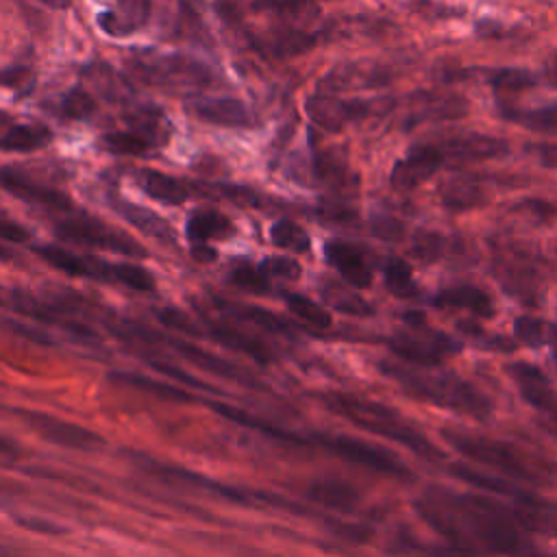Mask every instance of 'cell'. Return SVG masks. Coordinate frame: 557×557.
<instances>
[{
  "label": "cell",
  "instance_id": "obj_10",
  "mask_svg": "<svg viewBox=\"0 0 557 557\" xmlns=\"http://www.w3.org/2000/svg\"><path fill=\"white\" fill-rule=\"evenodd\" d=\"M433 144L437 146L444 163L453 165L494 161L509 154V144L505 139L476 131L444 135L440 139H433Z\"/></svg>",
  "mask_w": 557,
  "mask_h": 557
},
{
  "label": "cell",
  "instance_id": "obj_13",
  "mask_svg": "<svg viewBox=\"0 0 557 557\" xmlns=\"http://www.w3.org/2000/svg\"><path fill=\"white\" fill-rule=\"evenodd\" d=\"M394 81V72L376 61H346L335 65L318 85V91H346V89H376Z\"/></svg>",
  "mask_w": 557,
  "mask_h": 557
},
{
  "label": "cell",
  "instance_id": "obj_23",
  "mask_svg": "<svg viewBox=\"0 0 557 557\" xmlns=\"http://www.w3.org/2000/svg\"><path fill=\"white\" fill-rule=\"evenodd\" d=\"M431 302L442 309H466L476 318H492L494 315V302L476 285H448L440 289Z\"/></svg>",
  "mask_w": 557,
  "mask_h": 557
},
{
  "label": "cell",
  "instance_id": "obj_56",
  "mask_svg": "<svg viewBox=\"0 0 557 557\" xmlns=\"http://www.w3.org/2000/svg\"><path fill=\"white\" fill-rule=\"evenodd\" d=\"M157 315H159V320H161L165 326H170V329H176V331H183V333H196L191 320H189L185 313H181L178 309H174V307H165V309H161Z\"/></svg>",
  "mask_w": 557,
  "mask_h": 557
},
{
  "label": "cell",
  "instance_id": "obj_63",
  "mask_svg": "<svg viewBox=\"0 0 557 557\" xmlns=\"http://www.w3.org/2000/svg\"><path fill=\"white\" fill-rule=\"evenodd\" d=\"M11 450H13V444L0 435V453H11Z\"/></svg>",
  "mask_w": 557,
  "mask_h": 557
},
{
  "label": "cell",
  "instance_id": "obj_9",
  "mask_svg": "<svg viewBox=\"0 0 557 557\" xmlns=\"http://www.w3.org/2000/svg\"><path fill=\"white\" fill-rule=\"evenodd\" d=\"M389 348L396 357H400L411 366L431 368L440 363L444 357L457 352L461 346L457 339H453L446 333L420 326V329H411L407 333L394 335L389 339Z\"/></svg>",
  "mask_w": 557,
  "mask_h": 557
},
{
  "label": "cell",
  "instance_id": "obj_35",
  "mask_svg": "<svg viewBox=\"0 0 557 557\" xmlns=\"http://www.w3.org/2000/svg\"><path fill=\"white\" fill-rule=\"evenodd\" d=\"M270 242L287 252H307L311 248V239L307 235V231L296 224L289 218H276L270 224Z\"/></svg>",
  "mask_w": 557,
  "mask_h": 557
},
{
  "label": "cell",
  "instance_id": "obj_50",
  "mask_svg": "<svg viewBox=\"0 0 557 557\" xmlns=\"http://www.w3.org/2000/svg\"><path fill=\"white\" fill-rule=\"evenodd\" d=\"M511 211H516L520 215H529L535 222H548V220L555 218L557 207L550 200H544V198H524V200H518L511 207Z\"/></svg>",
  "mask_w": 557,
  "mask_h": 557
},
{
  "label": "cell",
  "instance_id": "obj_37",
  "mask_svg": "<svg viewBox=\"0 0 557 557\" xmlns=\"http://www.w3.org/2000/svg\"><path fill=\"white\" fill-rule=\"evenodd\" d=\"M259 7L272 11L283 20V24H289V26H300L318 17L315 0H259Z\"/></svg>",
  "mask_w": 557,
  "mask_h": 557
},
{
  "label": "cell",
  "instance_id": "obj_31",
  "mask_svg": "<svg viewBox=\"0 0 557 557\" xmlns=\"http://www.w3.org/2000/svg\"><path fill=\"white\" fill-rule=\"evenodd\" d=\"M52 141V131L44 124H15L0 135V150L33 152Z\"/></svg>",
  "mask_w": 557,
  "mask_h": 557
},
{
  "label": "cell",
  "instance_id": "obj_57",
  "mask_svg": "<svg viewBox=\"0 0 557 557\" xmlns=\"http://www.w3.org/2000/svg\"><path fill=\"white\" fill-rule=\"evenodd\" d=\"M28 237L30 233L22 224L9 218H0V239H7L11 244H24Z\"/></svg>",
  "mask_w": 557,
  "mask_h": 557
},
{
  "label": "cell",
  "instance_id": "obj_52",
  "mask_svg": "<svg viewBox=\"0 0 557 557\" xmlns=\"http://www.w3.org/2000/svg\"><path fill=\"white\" fill-rule=\"evenodd\" d=\"M242 315H244L246 320L255 322L257 326L265 329V331H272V333H285V331H287V324H285L276 313H272V311H268V309L248 305V307L242 309Z\"/></svg>",
  "mask_w": 557,
  "mask_h": 557
},
{
  "label": "cell",
  "instance_id": "obj_45",
  "mask_svg": "<svg viewBox=\"0 0 557 557\" xmlns=\"http://www.w3.org/2000/svg\"><path fill=\"white\" fill-rule=\"evenodd\" d=\"M268 278H281V281H296L302 274V268L296 259L287 255H270L257 265Z\"/></svg>",
  "mask_w": 557,
  "mask_h": 557
},
{
  "label": "cell",
  "instance_id": "obj_3",
  "mask_svg": "<svg viewBox=\"0 0 557 557\" xmlns=\"http://www.w3.org/2000/svg\"><path fill=\"white\" fill-rule=\"evenodd\" d=\"M326 403L331 409H335L337 413H342L346 420H350L363 431L394 440L424 457H433L437 453L418 429H413L409 422L403 420V416H398L385 405L357 398V396H346V394H331Z\"/></svg>",
  "mask_w": 557,
  "mask_h": 557
},
{
  "label": "cell",
  "instance_id": "obj_46",
  "mask_svg": "<svg viewBox=\"0 0 557 557\" xmlns=\"http://www.w3.org/2000/svg\"><path fill=\"white\" fill-rule=\"evenodd\" d=\"M326 300L342 313H350V315H372V307L357 296L355 292L348 289H339V287H331L326 289Z\"/></svg>",
  "mask_w": 557,
  "mask_h": 557
},
{
  "label": "cell",
  "instance_id": "obj_41",
  "mask_svg": "<svg viewBox=\"0 0 557 557\" xmlns=\"http://www.w3.org/2000/svg\"><path fill=\"white\" fill-rule=\"evenodd\" d=\"M285 305H287V309H289L296 318H300V320L307 322L309 326L329 329L331 322H333L331 313H329L320 302H315L313 298H309V296H305V294H296V292L285 294Z\"/></svg>",
  "mask_w": 557,
  "mask_h": 557
},
{
  "label": "cell",
  "instance_id": "obj_6",
  "mask_svg": "<svg viewBox=\"0 0 557 557\" xmlns=\"http://www.w3.org/2000/svg\"><path fill=\"white\" fill-rule=\"evenodd\" d=\"M394 107V100L389 98H376V100H361V98H339L337 94L329 91H315L307 98L305 109L309 120L331 133H339L344 126L361 122L374 113H385Z\"/></svg>",
  "mask_w": 557,
  "mask_h": 557
},
{
  "label": "cell",
  "instance_id": "obj_44",
  "mask_svg": "<svg viewBox=\"0 0 557 557\" xmlns=\"http://www.w3.org/2000/svg\"><path fill=\"white\" fill-rule=\"evenodd\" d=\"M111 272H113V281L122 283L124 287H131L135 292H152L154 289V276L137 263H113Z\"/></svg>",
  "mask_w": 557,
  "mask_h": 557
},
{
  "label": "cell",
  "instance_id": "obj_54",
  "mask_svg": "<svg viewBox=\"0 0 557 557\" xmlns=\"http://www.w3.org/2000/svg\"><path fill=\"white\" fill-rule=\"evenodd\" d=\"M474 33H476V37H481L485 41H496V39L503 41V39L513 37L511 28H507L505 24L494 22V20H479L474 26Z\"/></svg>",
  "mask_w": 557,
  "mask_h": 557
},
{
  "label": "cell",
  "instance_id": "obj_26",
  "mask_svg": "<svg viewBox=\"0 0 557 557\" xmlns=\"http://www.w3.org/2000/svg\"><path fill=\"white\" fill-rule=\"evenodd\" d=\"M30 422H33V426H35L41 435H46L48 440H52V442H57V444H63V446H72V448H91V446L98 442V437H96L91 431H87V429H83V426H78V424H72V422L57 420V418H52V416L33 413Z\"/></svg>",
  "mask_w": 557,
  "mask_h": 557
},
{
  "label": "cell",
  "instance_id": "obj_36",
  "mask_svg": "<svg viewBox=\"0 0 557 557\" xmlns=\"http://www.w3.org/2000/svg\"><path fill=\"white\" fill-rule=\"evenodd\" d=\"M450 242L437 231H418L411 235L409 257L420 263H435L450 252Z\"/></svg>",
  "mask_w": 557,
  "mask_h": 557
},
{
  "label": "cell",
  "instance_id": "obj_2",
  "mask_svg": "<svg viewBox=\"0 0 557 557\" xmlns=\"http://www.w3.org/2000/svg\"><path fill=\"white\" fill-rule=\"evenodd\" d=\"M128 67L141 83L176 94L205 89L215 78L209 65L181 52L137 50L128 57Z\"/></svg>",
  "mask_w": 557,
  "mask_h": 557
},
{
  "label": "cell",
  "instance_id": "obj_18",
  "mask_svg": "<svg viewBox=\"0 0 557 557\" xmlns=\"http://www.w3.org/2000/svg\"><path fill=\"white\" fill-rule=\"evenodd\" d=\"M324 259L329 265H333L339 272V276L350 287H357V289L370 287L372 268L368 265L363 252L357 246L344 239H329L324 244Z\"/></svg>",
  "mask_w": 557,
  "mask_h": 557
},
{
  "label": "cell",
  "instance_id": "obj_27",
  "mask_svg": "<svg viewBox=\"0 0 557 557\" xmlns=\"http://www.w3.org/2000/svg\"><path fill=\"white\" fill-rule=\"evenodd\" d=\"M111 207H115V211L126 222H131L137 231H141L146 235H152V237H159V239H168V242L174 239V228L161 215H157L154 211H150L141 205H135L131 200L117 198V196L111 198Z\"/></svg>",
  "mask_w": 557,
  "mask_h": 557
},
{
  "label": "cell",
  "instance_id": "obj_48",
  "mask_svg": "<svg viewBox=\"0 0 557 557\" xmlns=\"http://www.w3.org/2000/svg\"><path fill=\"white\" fill-rule=\"evenodd\" d=\"M228 278L237 287L252 292V294H270V289H272L270 278L259 268H252V265H237Z\"/></svg>",
  "mask_w": 557,
  "mask_h": 557
},
{
  "label": "cell",
  "instance_id": "obj_34",
  "mask_svg": "<svg viewBox=\"0 0 557 557\" xmlns=\"http://www.w3.org/2000/svg\"><path fill=\"white\" fill-rule=\"evenodd\" d=\"M211 335L215 337V342H220L222 346L226 348H233L237 352H244L248 357H252L255 361L259 363H265L270 361V352L268 348L259 342V339H252L250 335L233 329V326H226V324H211Z\"/></svg>",
  "mask_w": 557,
  "mask_h": 557
},
{
  "label": "cell",
  "instance_id": "obj_29",
  "mask_svg": "<svg viewBox=\"0 0 557 557\" xmlns=\"http://www.w3.org/2000/svg\"><path fill=\"white\" fill-rule=\"evenodd\" d=\"M124 120L128 122L131 131H137L139 135H144L152 146H163L170 139V124L159 107H152V104L133 107L131 111H126Z\"/></svg>",
  "mask_w": 557,
  "mask_h": 557
},
{
  "label": "cell",
  "instance_id": "obj_42",
  "mask_svg": "<svg viewBox=\"0 0 557 557\" xmlns=\"http://www.w3.org/2000/svg\"><path fill=\"white\" fill-rule=\"evenodd\" d=\"M61 111L67 120H89L96 113V98L83 87H72L61 96Z\"/></svg>",
  "mask_w": 557,
  "mask_h": 557
},
{
  "label": "cell",
  "instance_id": "obj_58",
  "mask_svg": "<svg viewBox=\"0 0 557 557\" xmlns=\"http://www.w3.org/2000/svg\"><path fill=\"white\" fill-rule=\"evenodd\" d=\"M416 11L426 15V17H435V20H442V17H453V15H459L455 13L450 7H442V4H433V2H418L416 4Z\"/></svg>",
  "mask_w": 557,
  "mask_h": 557
},
{
  "label": "cell",
  "instance_id": "obj_53",
  "mask_svg": "<svg viewBox=\"0 0 557 557\" xmlns=\"http://www.w3.org/2000/svg\"><path fill=\"white\" fill-rule=\"evenodd\" d=\"M122 379L128 385H135V387L146 389L150 394H159V396H165V398H185V392H181L174 385L161 383V381H152V379H146V376H139V374H122Z\"/></svg>",
  "mask_w": 557,
  "mask_h": 557
},
{
  "label": "cell",
  "instance_id": "obj_49",
  "mask_svg": "<svg viewBox=\"0 0 557 557\" xmlns=\"http://www.w3.org/2000/svg\"><path fill=\"white\" fill-rule=\"evenodd\" d=\"M172 346H174L181 355H185L189 361H194V363H198V366H202V368H207V370H211V372L231 374L228 363L222 361V359H218V357H213L211 352H205V350H200V348H196V346H191V344H187V342H181V339L172 342Z\"/></svg>",
  "mask_w": 557,
  "mask_h": 557
},
{
  "label": "cell",
  "instance_id": "obj_30",
  "mask_svg": "<svg viewBox=\"0 0 557 557\" xmlns=\"http://www.w3.org/2000/svg\"><path fill=\"white\" fill-rule=\"evenodd\" d=\"M511 376L518 381L520 385V392L522 396L540 407V409H548L553 407V392H550V385H548V379L544 376L542 370H537L535 366L531 363H513L509 368Z\"/></svg>",
  "mask_w": 557,
  "mask_h": 557
},
{
  "label": "cell",
  "instance_id": "obj_15",
  "mask_svg": "<svg viewBox=\"0 0 557 557\" xmlns=\"http://www.w3.org/2000/svg\"><path fill=\"white\" fill-rule=\"evenodd\" d=\"M492 185L483 174H453L440 185V202L453 213L472 211L490 202Z\"/></svg>",
  "mask_w": 557,
  "mask_h": 557
},
{
  "label": "cell",
  "instance_id": "obj_51",
  "mask_svg": "<svg viewBox=\"0 0 557 557\" xmlns=\"http://www.w3.org/2000/svg\"><path fill=\"white\" fill-rule=\"evenodd\" d=\"M370 231L385 239V242H398L405 233V224L396 218V215H389V213H376L372 215L370 220Z\"/></svg>",
  "mask_w": 557,
  "mask_h": 557
},
{
  "label": "cell",
  "instance_id": "obj_7",
  "mask_svg": "<svg viewBox=\"0 0 557 557\" xmlns=\"http://www.w3.org/2000/svg\"><path fill=\"white\" fill-rule=\"evenodd\" d=\"M54 235L61 237L63 242H72V244L87 246V248H102V250L131 255V257L146 255L141 244H137L128 235L107 226L104 222L91 220V218H65L54 226Z\"/></svg>",
  "mask_w": 557,
  "mask_h": 557
},
{
  "label": "cell",
  "instance_id": "obj_5",
  "mask_svg": "<svg viewBox=\"0 0 557 557\" xmlns=\"http://www.w3.org/2000/svg\"><path fill=\"white\" fill-rule=\"evenodd\" d=\"M492 274L509 296L533 307L542 298L548 263L537 250L524 244L500 242L492 252Z\"/></svg>",
  "mask_w": 557,
  "mask_h": 557
},
{
  "label": "cell",
  "instance_id": "obj_21",
  "mask_svg": "<svg viewBox=\"0 0 557 557\" xmlns=\"http://www.w3.org/2000/svg\"><path fill=\"white\" fill-rule=\"evenodd\" d=\"M315 44H318V35L309 33L307 28L289 26V24H281L276 30L255 37V46L263 54L278 57V59H289V57L302 54V52L311 50Z\"/></svg>",
  "mask_w": 557,
  "mask_h": 557
},
{
  "label": "cell",
  "instance_id": "obj_17",
  "mask_svg": "<svg viewBox=\"0 0 557 557\" xmlns=\"http://www.w3.org/2000/svg\"><path fill=\"white\" fill-rule=\"evenodd\" d=\"M35 252L48 261L52 268L70 274V276H81V278H94V281H113V263H107L104 259L98 257H83L76 255L63 246L46 244V246H35Z\"/></svg>",
  "mask_w": 557,
  "mask_h": 557
},
{
  "label": "cell",
  "instance_id": "obj_59",
  "mask_svg": "<svg viewBox=\"0 0 557 557\" xmlns=\"http://www.w3.org/2000/svg\"><path fill=\"white\" fill-rule=\"evenodd\" d=\"M191 257L200 263H211L218 259V250L209 244H191Z\"/></svg>",
  "mask_w": 557,
  "mask_h": 557
},
{
  "label": "cell",
  "instance_id": "obj_60",
  "mask_svg": "<svg viewBox=\"0 0 557 557\" xmlns=\"http://www.w3.org/2000/svg\"><path fill=\"white\" fill-rule=\"evenodd\" d=\"M403 320H405V324H409L411 329L426 326V315H424L422 311H418V309H407V311L403 313Z\"/></svg>",
  "mask_w": 557,
  "mask_h": 557
},
{
  "label": "cell",
  "instance_id": "obj_19",
  "mask_svg": "<svg viewBox=\"0 0 557 557\" xmlns=\"http://www.w3.org/2000/svg\"><path fill=\"white\" fill-rule=\"evenodd\" d=\"M150 15V0H115L113 7L96 15V24L109 37H128L137 33Z\"/></svg>",
  "mask_w": 557,
  "mask_h": 557
},
{
  "label": "cell",
  "instance_id": "obj_11",
  "mask_svg": "<svg viewBox=\"0 0 557 557\" xmlns=\"http://www.w3.org/2000/svg\"><path fill=\"white\" fill-rule=\"evenodd\" d=\"M468 113V102L463 96L453 91H418L409 98L407 113L400 122L405 131L431 122H450Z\"/></svg>",
  "mask_w": 557,
  "mask_h": 557
},
{
  "label": "cell",
  "instance_id": "obj_32",
  "mask_svg": "<svg viewBox=\"0 0 557 557\" xmlns=\"http://www.w3.org/2000/svg\"><path fill=\"white\" fill-rule=\"evenodd\" d=\"M383 281H385L387 292L392 296L400 298V300H411V298H418V294H420V289L413 281L411 265L403 257H387L385 259Z\"/></svg>",
  "mask_w": 557,
  "mask_h": 557
},
{
  "label": "cell",
  "instance_id": "obj_8",
  "mask_svg": "<svg viewBox=\"0 0 557 557\" xmlns=\"http://www.w3.org/2000/svg\"><path fill=\"white\" fill-rule=\"evenodd\" d=\"M446 435H448L450 444L459 453L470 457L472 461H476L485 468H494L496 472H503L507 476H518V479H527V481L533 479L531 466L511 446L496 442V440H485V437L466 435V433H446Z\"/></svg>",
  "mask_w": 557,
  "mask_h": 557
},
{
  "label": "cell",
  "instance_id": "obj_12",
  "mask_svg": "<svg viewBox=\"0 0 557 557\" xmlns=\"http://www.w3.org/2000/svg\"><path fill=\"white\" fill-rule=\"evenodd\" d=\"M444 165V159L433 141L416 144L398 159L389 172V185L394 191L407 194L424 185Z\"/></svg>",
  "mask_w": 557,
  "mask_h": 557
},
{
  "label": "cell",
  "instance_id": "obj_20",
  "mask_svg": "<svg viewBox=\"0 0 557 557\" xmlns=\"http://www.w3.org/2000/svg\"><path fill=\"white\" fill-rule=\"evenodd\" d=\"M315 178L333 191V200L346 202V198L357 189V174L350 170L346 157L339 150H322L313 159Z\"/></svg>",
  "mask_w": 557,
  "mask_h": 557
},
{
  "label": "cell",
  "instance_id": "obj_4",
  "mask_svg": "<svg viewBox=\"0 0 557 557\" xmlns=\"http://www.w3.org/2000/svg\"><path fill=\"white\" fill-rule=\"evenodd\" d=\"M383 370L394 376L409 394L435 403L440 407H448L455 411H466L474 416H485L490 405L487 398L474 389L470 383L450 376V374H431L407 366L385 363Z\"/></svg>",
  "mask_w": 557,
  "mask_h": 557
},
{
  "label": "cell",
  "instance_id": "obj_24",
  "mask_svg": "<svg viewBox=\"0 0 557 557\" xmlns=\"http://www.w3.org/2000/svg\"><path fill=\"white\" fill-rule=\"evenodd\" d=\"M137 185L152 200L172 205V207L183 205L191 196V189L183 181H178L170 174H163L159 170H150V168H144L137 172Z\"/></svg>",
  "mask_w": 557,
  "mask_h": 557
},
{
  "label": "cell",
  "instance_id": "obj_64",
  "mask_svg": "<svg viewBox=\"0 0 557 557\" xmlns=\"http://www.w3.org/2000/svg\"><path fill=\"white\" fill-rule=\"evenodd\" d=\"M555 359H557V352H555Z\"/></svg>",
  "mask_w": 557,
  "mask_h": 557
},
{
  "label": "cell",
  "instance_id": "obj_61",
  "mask_svg": "<svg viewBox=\"0 0 557 557\" xmlns=\"http://www.w3.org/2000/svg\"><path fill=\"white\" fill-rule=\"evenodd\" d=\"M546 74H548V78L557 85V52L548 59V63H546Z\"/></svg>",
  "mask_w": 557,
  "mask_h": 557
},
{
  "label": "cell",
  "instance_id": "obj_25",
  "mask_svg": "<svg viewBox=\"0 0 557 557\" xmlns=\"http://www.w3.org/2000/svg\"><path fill=\"white\" fill-rule=\"evenodd\" d=\"M500 117L535 133L557 135V102L540 107H516L513 102H500Z\"/></svg>",
  "mask_w": 557,
  "mask_h": 557
},
{
  "label": "cell",
  "instance_id": "obj_39",
  "mask_svg": "<svg viewBox=\"0 0 557 557\" xmlns=\"http://www.w3.org/2000/svg\"><path fill=\"white\" fill-rule=\"evenodd\" d=\"M102 144L113 154H122V157H146L154 148L144 135H139L137 131H131V128L104 133Z\"/></svg>",
  "mask_w": 557,
  "mask_h": 557
},
{
  "label": "cell",
  "instance_id": "obj_40",
  "mask_svg": "<svg viewBox=\"0 0 557 557\" xmlns=\"http://www.w3.org/2000/svg\"><path fill=\"white\" fill-rule=\"evenodd\" d=\"M89 81L94 83V87L107 98V100H115V102H124L128 100V85L124 78H120L109 65L104 63H91L87 70Z\"/></svg>",
  "mask_w": 557,
  "mask_h": 557
},
{
  "label": "cell",
  "instance_id": "obj_28",
  "mask_svg": "<svg viewBox=\"0 0 557 557\" xmlns=\"http://www.w3.org/2000/svg\"><path fill=\"white\" fill-rule=\"evenodd\" d=\"M233 222L213 209H198L187 218L185 235L191 244H207L209 239H222L233 233Z\"/></svg>",
  "mask_w": 557,
  "mask_h": 557
},
{
  "label": "cell",
  "instance_id": "obj_43",
  "mask_svg": "<svg viewBox=\"0 0 557 557\" xmlns=\"http://www.w3.org/2000/svg\"><path fill=\"white\" fill-rule=\"evenodd\" d=\"M311 496L329 507L350 509L357 503V494L350 490V485L337 483V481H322L311 487Z\"/></svg>",
  "mask_w": 557,
  "mask_h": 557
},
{
  "label": "cell",
  "instance_id": "obj_62",
  "mask_svg": "<svg viewBox=\"0 0 557 557\" xmlns=\"http://www.w3.org/2000/svg\"><path fill=\"white\" fill-rule=\"evenodd\" d=\"M50 9H67L72 4V0H37Z\"/></svg>",
  "mask_w": 557,
  "mask_h": 557
},
{
  "label": "cell",
  "instance_id": "obj_14",
  "mask_svg": "<svg viewBox=\"0 0 557 557\" xmlns=\"http://www.w3.org/2000/svg\"><path fill=\"white\" fill-rule=\"evenodd\" d=\"M326 446L342 459L381 472V474H389V476H405L407 468L403 461H398L392 453L383 450L381 446H374L370 442L363 440H355V437H333L326 442Z\"/></svg>",
  "mask_w": 557,
  "mask_h": 557
},
{
  "label": "cell",
  "instance_id": "obj_38",
  "mask_svg": "<svg viewBox=\"0 0 557 557\" xmlns=\"http://www.w3.org/2000/svg\"><path fill=\"white\" fill-rule=\"evenodd\" d=\"M513 335L527 346H546L557 342V324L535 315H520L513 322Z\"/></svg>",
  "mask_w": 557,
  "mask_h": 557
},
{
  "label": "cell",
  "instance_id": "obj_1",
  "mask_svg": "<svg viewBox=\"0 0 557 557\" xmlns=\"http://www.w3.org/2000/svg\"><path fill=\"white\" fill-rule=\"evenodd\" d=\"M416 509L437 533L457 546L511 553L522 544L513 509L476 494L433 487L416 500Z\"/></svg>",
  "mask_w": 557,
  "mask_h": 557
},
{
  "label": "cell",
  "instance_id": "obj_22",
  "mask_svg": "<svg viewBox=\"0 0 557 557\" xmlns=\"http://www.w3.org/2000/svg\"><path fill=\"white\" fill-rule=\"evenodd\" d=\"M194 113L209 124L215 126H226V128H248L252 124V113L250 109L228 96H215V98H198L191 104Z\"/></svg>",
  "mask_w": 557,
  "mask_h": 557
},
{
  "label": "cell",
  "instance_id": "obj_47",
  "mask_svg": "<svg viewBox=\"0 0 557 557\" xmlns=\"http://www.w3.org/2000/svg\"><path fill=\"white\" fill-rule=\"evenodd\" d=\"M0 87L11 89L17 94V98L28 96L35 87V74L26 65H11L0 70Z\"/></svg>",
  "mask_w": 557,
  "mask_h": 557
},
{
  "label": "cell",
  "instance_id": "obj_33",
  "mask_svg": "<svg viewBox=\"0 0 557 557\" xmlns=\"http://www.w3.org/2000/svg\"><path fill=\"white\" fill-rule=\"evenodd\" d=\"M485 81L490 83V87L498 98H511V94H520L535 87L540 78L533 72L522 67H498V70H492L485 76Z\"/></svg>",
  "mask_w": 557,
  "mask_h": 557
},
{
  "label": "cell",
  "instance_id": "obj_16",
  "mask_svg": "<svg viewBox=\"0 0 557 557\" xmlns=\"http://www.w3.org/2000/svg\"><path fill=\"white\" fill-rule=\"evenodd\" d=\"M0 189H4L7 194L30 202V205H39L46 209H54V211H70L72 209V200L67 194H63L61 189H54L50 185L37 183L15 170L2 168L0 170Z\"/></svg>",
  "mask_w": 557,
  "mask_h": 557
},
{
  "label": "cell",
  "instance_id": "obj_55",
  "mask_svg": "<svg viewBox=\"0 0 557 557\" xmlns=\"http://www.w3.org/2000/svg\"><path fill=\"white\" fill-rule=\"evenodd\" d=\"M524 152L529 157H533L540 165L544 168H557V144H548V141H540V144H527Z\"/></svg>",
  "mask_w": 557,
  "mask_h": 557
}]
</instances>
